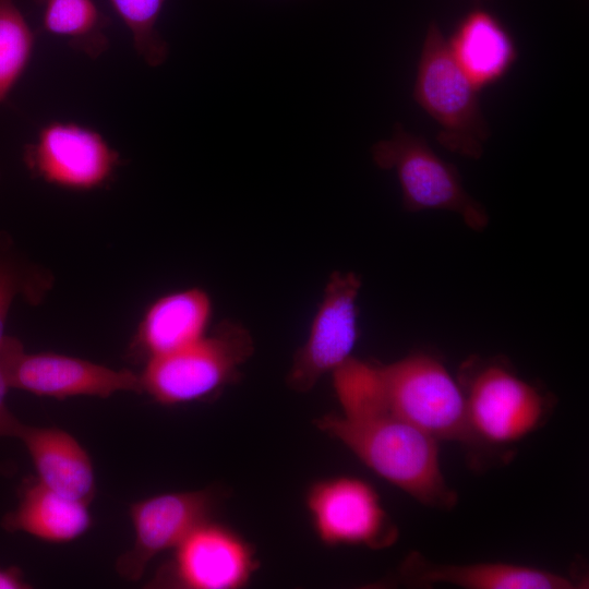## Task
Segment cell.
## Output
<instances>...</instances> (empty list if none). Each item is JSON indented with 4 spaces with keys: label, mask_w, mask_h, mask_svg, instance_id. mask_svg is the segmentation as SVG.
I'll return each mask as SVG.
<instances>
[{
    "label": "cell",
    "mask_w": 589,
    "mask_h": 589,
    "mask_svg": "<svg viewBox=\"0 0 589 589\" xmlns=\"http://www.w3.org/2000/svg\"><path fill=\"white\" fill-rule=\"evenodd\" d=\"M332 375L341 412L318 418L316 428L422 505L453 508L457 495L443 476L437 441L385 407L374 363L352 357Z\"/></svg>",
    "instance_id": "6da1fadb"
},
{
    "label": "cell",
    "mask_w": 589,
    "mask_h": 589,
    "mask_svg": "<svg viewBox=\"0 0 589 589\" xmlns=\"http://www.w3.org/2000/svg\"><path fill=\"white\" fill-rule=\"evenodd\" d=\"M253 352L250 330L223 321L191 345L147 360L139 375L142 392L165 406L207 400L239 381Z\"/></svg>",
    "instance_id": "7a4b0ae2"
},
{
    "label": "cell",
    "mask_w": 589,
    "mask_h": 589,
    "mask_svg": "<svg viewBox=\"0 0 589 589\" xmlns=\"http://www.w3.org/2000/svg\"><path fill=\"white\" fill-rule=\"evenodd\" d=\"M385 407L438 441L474 443L459 382L435 358L411 354L389 364L374 363Z\"/></svg>",
    "instance_id": "3957f363"
},
{
    "label": "cell",
    "mask_w": 589,
    "mask_h": 589,
    "mask_svg": "<svg viewBox=\"0 0 589 589\" xmlns=\"http://www.w3.org/2000/svg\"><path fill=\"white\" fill-rule=\"evenodd\" d=\"M478 93L452 57L438 24L432 21L420 52L413 99L440 127L438 143L472 159L482 156L490 136Z\"/></svg>",
    "instance_id": "277c9868"
},
{
    "label": "cell",
    "mask_w": 589,
    "mask_h": 589,
    "mask_svg": "<svg viewBox=\"0 0 589 589\" xmlns=\"http://www.w3.org/2000/svg\"><path fill=\"white\" fill-rule=\"evenodd\" d=\"M371 152L378 168L395 172L406 211H449L476 231L488 226L485 208L467 193L456 167L441 158L422 136L396 123L393 135L375 143Z\"/></svg>",
    "instance_id": "5b68a950"
},
{
    "label": "cell",
    "mask_w": 589,
    "mask_h": 589,
    "mask_svg": "<svg viewBox=\"0 0 589 589\" xmlns=\"http://www.w3.org/2000/svg\"><path fill=\"white\" fill-rule=\"evenodd\" d=\"M459 384L476 442H518L541 425L549 410L541 392L502 363L470 361Z\"/></svg>",
    "instance_id": "8992f818"
},
{
    "label": "cell",
    "mask_w": 589,
    "mask_h": 589,
    "mask_svg": "<svg viewBox=\"0 0 589 589\" xmlns=\"http://www.w3.org/2000/svg\"><path fill=\"white\" fill-rule=\"evenodd\" d=\"M312 529L326 546H392L399 531L381 496L368 481L336 476L314 481L305 493Z\"/></svg>",
    "instance_id": "52a82bcc"
},
{
    "label": "cell",
    "mask_w": 589,
    "mask_h": 589,
    "mask_svg": "<svg viewBox=\"0 0 589 589\" xmlns=\"http://www.w3.org/2000/svg\"><path fill=\"white\" fill-rule=\"evenodd\" d=\"M361 285L354 272L336 271L329 276L308 336L288 370L286 384L291 390L310 392L324 375L352 358L359 338Z\"/></svg>",
    "instance_id": "ba28073f"
},
{
    "label": "cell",
    "mask_w": 589,
    "mask_h": 589,
    "mask_svg": "<svg viewBox=\"0 0 589 589\" xmlns=\"http://www.w3.org/2000/svg\"><path fill=\"white\" fill-rule=\"evenodd\" d=\"M260 563L253 545L227 525L207 519L195 527L149 582L179 589H241Z\"/></svg>",
    "instance_id": "9c48e42d"
},
{
    "label": "cell",
    "mask_w": 589,
    "mask_h": 589,
    "mask_svg": "<svg viewBox=\"0 0 589 589\" xmlns=\"http://www.w3.org/2000/svg\"><path fill=\"white\" fill-rule=\"evenodd\" d=\"M0 363L10 387L37 396L106 398L121 390L142 392L140 376L130 370L59 353H26L20 340L8 336L0 347Z\"/></svg>",
    "instance_id": "30bf717a"
},
{
    "label": "cell",
    "mask_w": 589,
    "mask_h": 589,
    "mask_svg": "<svg viewBox=\"0 0 589 589\" xmlns=\"http://www.w3.org/2000/svg\"><path fill=\"white\" fill-rule=\"evenodd\" d=\"M219 494L206 488L167 492L130 506L133 546L119 556L116 568L128 580H139L159 553L175 549L195 527L213 518Z\"/></svg>",
    "instance_id": "8fae6325"
},
{
    "label": "cell",
    "mask_w": 589,
    "mask_h": 589,
    "mask_svg": "<svg viewBox=\"0 0 589 589\" xmlns=\"http://www.w3.org/2000/svg\"><path fill=\"white\" fill-rule=\"evenodd\" d=\"M29 168L45 181L71 190H92L109 180L118 153L98 132L72 122L45 125L26 152Z\"/></svg>",
    "instance_id": "7c38bea8"
},
{
    "label": "cell",
    "mask_w": 589,
    "mask_h": 589,
    "mask_svg": "<svg viewBox=\"0 0 589 589\" xmlns=\"http://www.w3.org/2000/svg\"><path fill=\"white\" fill-rule=\"evenodd\" d=\"M400 573L412 585L448 584L466 589H575L578 582L561 574L501 562L438 564L412 552Z\"/></svg>",
    "instance_id": "4fadbf2b"
},
{
    "label": "cell",
    "mask_w": 589,
    "mask_h": 589,
    "mask_svg": "<svg viewBox=\"0 0 589 589\" xmlns=\"http://www.w3.org/2000/svg\"><path fill=\"white\" fill-rule=\"evenodd\" d=\"M15 437L25 445L37 479L48 489L89 504L96 494L93 461L86 449L67 431L20 423Z\"/></svg>",
    "instance_id": "5bb4252c"
},
{
    "label": "cell",
    "mask_w": 589,
    "mask_h": 589,
    "mask_svg": "<svg viewBox=\"0 0 589 589\" xmlns=\"http://www.w3.org/2000/svg\"><path fill=\"white\" fill-rule=\"evenodd\" d=\"M446 40L452 57L478 91L501 81L518 58L506 26L482 8L467 12Z\"/></svg>",
    "instance_id": "9a60e30c"
},
{
    "label": "cell",
    "mask_w": 589,
    "mask_h": 589,
    "mask_svg": "<svg viewBox=\"0 0 589 589\" xmlns=\"http://www.w3.org/2000/svg\"><path fill=\"white\" fill-rule=\"evenodd\" d=\"M212 310V300L201 288L160 297L142 320L137 350L147 361L191 345L207 333Z\"/></svg>",
    "instance_id": "2e32d148"
},
{
    "label": "cell",
    "mask_w": 589,
    "mask_h": 589,
    "mask_svg": "<svg viewBox=\"0 0 589 589\" xmlns=\"http://www.w3.org/2000/svg\"><path fill=\"white\" fill-rule=\"evenodd\" d=\"M88 505L62 496L37 478H31L23 482L19 504L3 517L2 527L49 543L72 542L93 525Z\"/></svg>",
    "instance_id": "e0dca14e"
},
{
    "label": "cell",
    "mask_w": 589,
    "mask_h": 589,
    "mask_svg": "<svg viewBox=\"0 0 589 589\" xmlns=\"http://www.w3.org/2000/svg\"><path fill=\"white\" fill-rule=\"evenodd\" d=\"M43 10L46 32L64 37L69 45L91 58L108 48L107 20L93 0H34Z\"/></svg>",
    "instance_id": "ac0fdd59"
},
{
    "label": "cell",
    "mask_w": 589,
    "mask_h": 589,
    "mask_svg": "<svg viewBox=\"0 0 589 589\" xmlns=\"http://www.w3.org/2000/svg\"><path fill=\"white\" fill-rule=\"evenodd\" d=\"M33 47V32L16 0H0V103L22 76Z\"/></svg>",
    "instance_id": "d6986e66"
},
{
    "label": "cell",
    "mask_w": 589,
    "mask_h": 589,
    "mask_svg": "<svg viewBox=\"0 0 589 589\" xmlns=\"http://www.w3.org/2000/svg\"><path fill=\"white\" fill-rule=\"evenodd\" d=\"M129 28L137 55L149 67L161 65L169 53L156 28L165 0H109Z\"/></svg>",
    "instance_id": "ffe728a7"
},
{
    "label": "cell",
    "mask_w": 589,
    "mask_h": 589,
    "mask_svg": "<svg viewBox=\"0 0 589 589\" xmlns=\"http://www.w3.org/2000/svg\"><path fill=\"white\" fill-rule=\"evenodd\" d=\"M23 281L16 269L0 264V347L5 339V320L14 297L22 291Z\"/></svg>",
    "instance_id": "44dd1931"
},
{
    "label": "cell",
    "mask_w": 589,
    "mask_h": 589,
    "mask_svg": "<svg viewBox=\"0 0 589 589\" xmlns=\"http://www.w3.org/2000/svg\"><path fill=\"white\" fill-rule=\"evenodd\" d=\"M10 388L7 374L0 363V437L13 436L21 423L17 418L13 416L7 405V394Z\"/></svg>",
    "instance_id": "7402d4cb"
},
{
    "label": "cell",
    "mask_w": 589,
    "mask_h": 589,
    "mask_svg": "<svg viewBox=\"0 0 589 589\" xmlns=\"http://www.w3.org/2000/svg\"><path fill=\"white\" fill-rule=\"evenodd\" d=\"M31 587L20 568L0 567V589H28Z\"/></svg>",
    "instance_id": "603a6c76"
}]
</instances>
